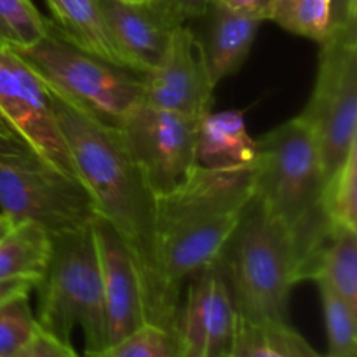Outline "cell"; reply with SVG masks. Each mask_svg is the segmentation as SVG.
Returning a JSON list of instances; mask_svg holds the SVG:
<instances>
[{"label":"cell","mask_w":357,"mask_h":357,"mask_svg":"<svg viewBox=\"0 0 357 357\" xmlns=\"http://www.w3.org/2000/svg\"><path fill=\"white\" fill-rule=\"evenodd\" d=\"M251 197L253 164H197L180 187L155 195V289L146 323L174 331L185 286L222 257Z\"/></svg>","instance_id":"cell-1"},{"label":"cell","mask_w":357,"mask_h":357,"mask_svg":"<svg viewBox=\"0 0 357 357\" xmlns=\"http://www.w3.org/2000/svg\"><path fill=\"white\" fill-rule=\"evenodd\" d=\"M49 100L96 215L114 227L135 257L146 316L155 289V195L129 155L119 129L94 121L52 91Z\"/></svg>","instance_id":"cell-2"},{"label":"cell","mask_w":357,"mask_h":357,"mask_svg":"<svg viewBox=\"0 0 357 357\" xmlns=\"http://www.w3.org/2000/svg\"><path fill=\"white\" fill-rule=\"evenodd\" d=\"M326 181L316 136L300 117L257 142L253 197L291 236L300 282L312 279L333 230L324 213Z\"/></svg>","instance_id":"cell-3"},{"label":"cell","mask_w":357,"mask_h":357,"mask_svg":"<svg viewBox=\"0 0 357 357\" xmlns=\"http://www.w3.org/2000/svg\"><path fill=\"white\" fill-rule=\"evenodd\" d=\"M236 314L250 323H288L289 295L300 282L296 251L288 230L251 197L223 248Z\"/></svg>","instance_id":"cell-4"},{"label":"cell","mask_w":357,"mask_h":357,"mask_svg":"<svg viewBox=\"0 0 357 357\" xmlns=\"http://www.w3.org/2000/svg\"><path fill=\"white\" fill-rule=\"evenodd\" d=\"M13 52L49 91L105 126L121 129L126 117L143 103L145 75L79 47L54 21H49L37 44Z\"/></svg>","instance_id":"cell-5"},{"label":"cell","mask_w":357,"mask_h":357,"mask_svg":"<svg viewBox=\"0 0 357 357\" xmlns=\"http://www.w3.org/2000/svg\"><path fill=\"white\" fill-rule=\"evenodd\" d=\"M35 289L42 330L70 344L72 331L79 326L86 352L107 347L100 261L91 225L51 236L47 267Z\"/></svg>","instance_id":"cell-6"},{"label":"cell","mask_w":357,"mask_h":357,"mask_svg":"<svg viewBox=\"0 0 357 357\" xmlns=\"http://www.w3.org/2000/svg\"><path fill=\"white\" fill-rule=\"evenodd\" d=\"M298 117L316 136L330 178L357 143V24L321 42L312 96Z\"/></svg>","instance_id":"cell-7"},{"label":"cell","mask_w":357,"mask_h":357,"mask_svg":"<svg viewBox=\"0 0 357 357\" xmlns=\"http://www.w3.org/2000/svg\"><path fill=\"white\" fill-rule=\"evenodd\" d=\"M0 208L14 225L35 223L49 236L86 229L96 216L82 181L45 164L0 166Z\"/></svg>","instance_id":"cell-8"},{"label":"cell","mask_w":357,"mask_h":357,"mask_svg":"<svg viewBox=\"0 0 357 357\" xmlns=\"http://www.w3.org/2000/svg\"><path fill=\"white\" fill-rule=\"evenodd\" d=\"M197 119L142 103L126 117L121 135L153 195L180 187L197 166Z\"/></svg>","instance_id":"cell-9"},{"label":"cell","mask_w":357,"mask_h":357,"mask_svg":"<svg viewBox=\"0 0 357 357\" xmlns=\"http://www.w3.org/2000/svg\"><path fill=\"white\" fill-rule=\"evenodd\" d=\"M0 112L45 166L79 180L47 87L20 56L7 49H0Z\"/></svg>","instance_id":"cell-10"},{"label":"cell","mask_w":357,"mask_h":357,"mask_svg":"<svg viewBox=\"0 0 357 357\" xmlns=\"http://www.w3.org/2000/svg\"><path fill=\"white\" fill-rule=\"evenodd\" d=\"M236 328V307L222 261L192 275L178 310V357H220L230 352Z\"/></svg>","instance_id":"cell-11"},{"label":"cell","mask_w":357,"mask_h":357,"mask_svg":"<svg viewBox=\"0 0 357 357\" xmlns=\"http://www.w3.org/2000/svg\"><path fill=\"white\" fill-rule=\"evenodd\" d=\"M213 93L197 33L181 24L155 68L145 75L143 103L201 121L211 112Z\"/></svg>","instance_id":"cell-12"},{"label":"cell","mask_w":357,"mask_h":357,"mask_svg":"<svg viewBox=\"0 0 357 357\" xmlns=\"http://www.w3.org/2000/svg\"><path fill=\"white\" fill-rule=\"evenodd\" d=\"M98 3L122 65L142 75L155 68L174 31L187 23L173 0H98Z\"/></svg>","instance_id":"cell-13"},{"label":"cell","mask_w":357,"mask_h":357,"mask_svg":"<svg viewBox=\"0 0 357 357\" xmlns=\"http://www.w3.org/2000/svg\"><path fill=\"white\" fill-rule=\"evenodd\" d=\"M91 232L100 261L107 345H110L146 324L142 279L131 250L107 220L94 216Z\"/></svg>","instance_id":"cell-14"},{"label":"cell","mask_w":357,"mask_h":357,"mask_svg":"<svg viewBox=\"0 0 357 357\" xmlns=\"http://www.w3.org/2000/svg\"><path fill=\"white\" fill-rule=\"evenodd\" d=\"M201 17L206 24L197 38L209 79L216 87L223 79L239 72L264 21L216 3H208Z\"/></svg>","instance_id":"cell-15"},{"label":"cell","mask_w":357,"mask_h":357,"mask_svg":"<svg viewBox=\"0 0 357 357\" xmlns=\"http://www.w3.org/2000/svg\"><path fill=\"white\" fill-rule=\"evenodd\" d=\"M255 157L257 142L248 132L244 110L209 112L199 121L195 142L199 166H248Z\"/></svg>","instance_id":"cell-16"},{"label":"cell","mask_w":357,"mask_h":357,"mask_svg":"<svg viewBox=\"0 0 357 357\" xmlns=\"http://www.w3.org/2000/svg\"><path fill=\"white\" fill-rule=\"evenodd\" d=\"M54 16V23L66 38L79 47L122 65L105 24L98 0H45Z\"/></svg>","instance_id":"cell-17"},{"label":"cell","mask_w":357,"mask_h":357,"mask_svg":"<svg viewBox=\"0 0 357 357\" xmlns=\"http://www.w3.org/2000/svg\"><path fill=\"white\" fill-rule=\"evenodd\" d=\"M51 255V236L38 225L23 222L0 239V281L30 279L37 284Z\"/></svg>","instance_id":"cell-18"},{"label":"cell","mask_w":357,"mask_h":357,"mask_svg":"<svg viewBox=\"0 0 357 357\" xmlns=\"http://www.w3.org/2000/svg\"><path fill=\"white\" fill-rule=\"evenodd\" d=\"M234 357H319L289 323L257 324L236 314Z\"/></svg>","instance_id":"cell-19"},{"label":"cell","mask_w":357,"mask_h":357,"mask_svg":"<svg viewBox=\"0 0 357 357\" xmlns=\"http://www.w3.org/2000/svg\"><path fill=\"white\" fill-rule=\"evenodd\" d=\"M310 281H323L357 312V230L333 227Z\"/></svg>","instance_id":"cell-20"},{"label":"cell","mask_w":357,"mask_h":357,"mask_svg":"<svg viewBox=\"0 0 357 357\" xmlns=\"http://www.w3.org/2000/svg\"><path fill=\"white\" fill-rule=\"evenodd\" d=\"M271 20L284 30L319 44L333 31L330 0H274Z\"/></svg>","instance_id":"cell-21"},{"label":"cell","mask_w":357,"mask_h":357,"mask_svg":"<svg viewBox=\"0 0 357 357\" xmlns=\"http://www.w3.org/2000/svg\"><path fill=\"white\" fill-rule=\"evenodd\" d=\"M324 213L331 227L357 230V143L351 146L342 166L328 178Z\"/></svg>","instance_id":"cell-22"},{"label":"cell","mask_w":357,"mask_h":357,"mask_svg":"<svg viewBox=\"0 0 357 357\" xmlns=\"http://www.w3.org/2000/svg\"><path fill=\"white\" fill-rule=\"evenodd\" d=\"M47 24L31 0H0V49L20 51L37 44Z\"/></svg>","instance_id":"cell-23"},{"label":"cell","mask_w":357,"mask_h":357,"mask_svg":"<svg viewBox=\"0 0 357 357\" xmlns=\"http://www.w3.org/2000/svg\"><path fill=\"white\" fill-rule=\"evenodd\" d=\"M319 288L324 326L331 357H356L357 312L345 303L326 282L314 281Z\"/></svg>","instance_id":"cell-24"},{"label":"cell","mask_w":357,"mask_h":357,"mask_svg":"<svg viewBox=\"0 0 357 357\" xmlns=\"http://www.w3.org/2000/svg\"><path fill=\"white\" fill-rule=\"evenodd\" d=\"M84 357H178L176 333L146 323L129 337L101 351L84 352Z\"/></svg>","instance_id":"cell-25"},{"label":"cell","mask_w":357,"mask_h":357,"mask_svg":"<svg viewBox=\"0 0 357 357\" xmlns=\"http://www.w3.org/2000/svg\"><path fill=\"white\" fill-rule=\"evenodd\" d=\"M40 330L28 296H17L0 307V357H13Z\"/></svg>","instance_id":"cell-26"},{"label":"cell","mask_w":357,"mask_h":357,"mask_svg":"<svg viewBox=\"0 0 357 357\" xmlns=\"http://www.w3.org/2000/svg\"><path fill=\"white\" fill-rule=\"evenodd\" d=\"M77 354L72 345L58 340L40 328L38 333L13 357H70Z\"/></svg>","instance_id":"cell-27"},{"label":"cell","mask_w":357,"mask_h":357,"mask_svg":"<svg viewBox=\"0 0 357 357\" xmlns=\"http://www.w3.org/2000/svg\"><path fill=\"white\" fill-rule=\"evenodd\" d=\"M44 164L33 150L24 142L17 138L0 135V166H14V167H30Z\"/></svg>","instance_id":"cell-28"},{"label":"cell","mask_w":357,"mask_h":357,"mask_svg":"<svg viewBox=\"0 0 357 357\" xmlns=\"http://www.w3.org/2000/svg\"><path fill=\"white\" fill-rule=\"evenodd\" d=\"M209 3H216V6L227 7V9L267 21L271 20L274 0H209Z\"/></svg>","instance_id":"cell-29"},{"label":"cell","mask_w":357,"mask_h":357,"mask_svg":"<svg viewBox=\"0 0 357 357\" xmlns=\"http://www.w3.org/2000/svg\"><path fill=\"white\" fill-rule=\"evenodd\" d=\"M333 30L357 24V0H330Z\"/></svg>","instance_id":"cell-30"},{"label":"cell","mask_w":357,"mask_h":357,"mask_svg":"<svg viewBox=\"0 0 357 357\" xmlns=\"http://www.w3.org/2000/svg\"><path fill=\"white\" fill-rule=\"evenodd\" d=\"M33 289L35 282L30 279H2L0 281V307L17 296H30Z\"/></svg>","instance_id":"cell-31"},{"label":"cell","mask_w":357,"mask_h":357,"mask_svg":"<svg viewBox=\"0 0 357 357\" xmlns=\"http://www.w3.org/2000/svg\"><path fill=\"white\" fill-rule=\"evenodd\" d=\"M185 21L199 20L208 9L209 0H173Z\"/></svg>","instance_id":"cell-32"},{"label":"cell","mask_w":357,"mask_h":357,"mask_svg":"<svg viewBox=\"0 0 357 357\" xmlns=\"http://www.w3.org/2000/svg\"><path fill=\"white\" fill-rule=\"evenodd\" d=\"M0 135H2V136H9V138L21 139L20 136L16 135V131H14V129H13V126L9 124V121H7V119L3 117L2 112H0ZM21 142H23V139H21Z\"/></svg>","instance_id":"cell-33"},{"label":"cell","mask_w":357,"mask_h":357,"mask_svg":"<svg viewBox=\"0 0 357 357\" xmlns=\"http://www.w3.org/2000/svg\"><path fill=\"white\" fill-rule=\"evenodd\" d=\"M13 227H14V223L10 222L9 216L3 215V213H0V239H2V237L6 236V234L9 232Z\"/></svg>","instance_id":"cell-34"},{"label":"cell","mask_w":357,"mask_h":357,"mask_svg":"<svg viewBox=\"0 0 357 357\" xmlns=\"http://www.w3.org/2000/svg\"><path fill=\"white\" fill-rule=\"evenodd\" d=\"M220 357H234L232 352H225V354H222Z\"/></svg>","instance_id":"cell-35"},{"label":"cell","mask_w":357,"mask_h":357,"mask_svg":"<svg viewBox=\"0 0 357 357\" xmlns=\"http://www.w3.org/2000/svg\"><path fill=\"white\" fill-rule=\"evenodd\" d=\"M122 2H143V0H122Z\"/></svg>","instance_id":"cell-36"},{"label":"cell","mask_w":357,"mask_h":357,"mask_svg":"<svg viewBox=\"0 0 357 357\" xmlns=\"http://www.w3.org/2000/svg\"><path fill=\"white\" fill-rule=\"evenodd\" d=\"M70 357H79V356H77V354H73V356H70Z\"/></svg>","instance_id":"cell-37"}]
</instances>
